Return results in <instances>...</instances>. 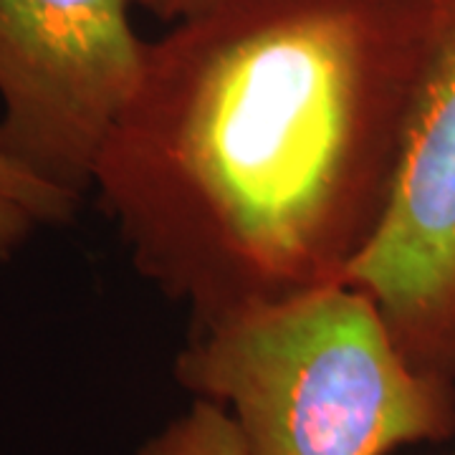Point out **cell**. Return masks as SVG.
Masks as SVG:
<instances>
[{"label":"cell","instance_id":"6da1fadb","mask_svg":"<svg viewBox=\"0 0 455 455\" xmlns=\"http://www.w3.org/2000/svg\"><path fill=\"white\" fill-rule=\"evenodd\" d=\"M440 0H218L147 44L92 188L196 326L344 283L390 203Z\"/></svg>","mask_w":455,"mask_h":455},{"label":"cell","instance_id":"7a4b0ae2","mask_svg":"<svg viewBox=\"0 0 455 455\" xmlns=\"http://www.w3.org/2000/svg\"><path fill=\"white\" fill-rule=\"evenodd\" d=\"M248 455H392L455 435V382L403 355L372 296L334 283L196 326L175 357Z\"/></svg>","mask_w":455,"mask_h":455},{"label":"cell","instance_id":"3957f363","mask_svg":"<svg viewBox=\"0 0 455 455\" xmlns=\"http://www.w3.org/2000/svg\"><path fill=\"white\" fill-rule=\"evenodd\" d=\"M134 0H0V142L84 196L142 76Z\"/></svg>","mask_w":455,"mask_h":455},{"label":"cell","instance_id":"277c9868","mask_svg":"<svg viewBox=\"0 0 455 455\" xmlns=\"http://www.w3.org/2000/svg\"><path fill=\"white\" fill-rule=\"evenodd\" d=\"M344 283L372 296L418 370L455 382V0H440L390 203Z\"/></svg>","mask_w":455,"mask_h":455},{"label":"cell","instance_id":"5b68a950","mask_svg":"<svg viewBox=\"0 0 455 455\" xmlns=\"http://www.w3.org/2000/svg\"><path fill=\"white\" fill-rule=\"evenodd\" d=\"M82 196L41 175L0 142V263L13 259L38 230L71 220Z\"/></svg>","mask_w":455,"mask_h":455},{"label":"cell","instance_id":"8992f818","mask_svg":"<svg viewBox=\"0 0 455 455\" xmlns=\"http://www.w3.org/2000/svg\"><path fill=\"white\" fill-rule=\"evenodd\" d=\"M134 455H248L226 407L196 397Z\"/></svg>","mask_w":455,"mask_h":455},{"label":"cell","instance_id":"52a82bcc","mask_svg":"<svg viewBox=\"0 0 455 455\" xmlns=\"http://www.w3.org/2000/svg\"><path fill=\"white\" fill-rule=\"evenodd\" d=\"M215 3L218 0H134V5H140L147 13H152L160 20H170V23H180L185 18L197 16Z\"/></svg>","mask_w":455,"mask_h":455},{"label":"cell","instance_id":"ba28073f","mask_svg":"<svg viewBox=\"0 0 455 455\" xmlns=\"http://www.w3.org/2000/svg\"><path fill=\"white\" fill-rule=\"evenodd\" d=\"M445 455H455V451H453V453H445Z\"/></svg>","mask_w":455,"mask_h":455}]
</instances>
